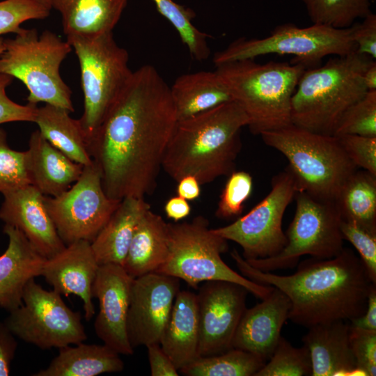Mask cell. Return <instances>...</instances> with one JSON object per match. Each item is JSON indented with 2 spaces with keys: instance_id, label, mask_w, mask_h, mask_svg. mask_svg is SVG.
<instances>
[{
  "instance_id": "cell-1",
  "label": "cell",
  "mask_w": 376,
  "mask_h": 376,
  "mask_svg": "<svg viewBox=\"0 0 376 376\" xmlns=\"http://www.w3.org/2000/svg\"><path fill=\"white\" fill-rule=\"evenodd\" d=\"M170 86L152 65L134 71L90 140L88 150L107 195L152 194L177 122Z\"/></svg>"
},
{
  "instance_id": "cell-2",
  "label": "cell",
  "mask_w": 376,
  "mask_h": 376,
  "mask_svg": "<svg viewBox=\"0 0 376 376\" xmlns=\"http://www.w3.org/2000/svg\"><path fill=\"white\" fill-rule=\"evenodd\" d=\"M230 256L242 276L283 292L291 304L288 319L308 329L361 317L366 310L369 292L376 285L359 257L349 248L344 247L331 258L306 259L294 274L285 276L253 267L235 249Z\"/></svg>"
},
{
  "instance_id": "cell-3",
  "label": "cell",
  "mask_w": 376,
  "mask_h": 376,
  "mask_svg": "<svg viewBox=\"0 0 376 376\" xmlns=\"http://www.w3.org/2000/svg\"><path fill=\"white\" fill-rule=\"evenodd\" d=\"M247 125L246 113L233 100L177 120L162 168L176 182L192 175L201 185L230 175L241 150V130Z\"/></svg>"
},
{
  "instance_id": "cell-4",
  "label": "cell",
  "mask_w": 376,
  "mask_h": 376,
  "mask_svg": "<svg viewBox=\"0 0 376 376\" xmlns=\"http://www.w3.org/2000/svg\"><path fill=\"white\" fill-rule=\"evenodd\" d=\"M372 60L355 51L306 69L292 97V124L334 135L343 114L368 92L363 73Z\"/></svg>"
},
{
  "instance_id": "cell-5",
  "label": "cell",
  "mask_w": 376,
  "mask_h": 376,
  "mask_svg": "<svg viewBox=\"0 0 376 376\" xmlns=\"http://www.w3.org/2000/svg\"><path fill=\"white\" fill-rule=\"evenodd\" d=\"M306 69L299 63L244 59L217 65L215 71L246 113L250 132L260 135L292 124V97Z\"/></svg>"
},
{
  "instance_id": "cell-6",
  "label": "cell",
  "mask_w": 376,
  "mask_h": 376,
  "mask_svg": "<svg viewBox=\"0 0 376 376\" xmlns=\"http://www.w3.org/2000/svg\"><path fill=\"white\" fill-rule=\"evenodd\" d=\"M260 136L265 145L285 157L297 191L316 199L333 202L344 182L358 169L334 135L291 124Z\"/></svg>"
},
{
  "instance_id": "cell-7",
  "label": "cell",
  "mask_w": 376,
  "mask_h": 376,
  "mask_svg": "<svg viewBox=\"0 0 376 376\" xmlns=\"http://www.w3.org/2000/svg\"><path fill=\"white\" fill-rule=\"evenodd\" d=\"M4 39L0 73L21 81L29 91L28 103L44 102L74 112L72 91L63 80L60 68L72 47L55 33L21 28Z\"/></svg>"
},
{
  "instance_id": "cell-8",
  "label": "cell",
  "mask_w": 376,
  "mask_h": 376,
  "mask_svg": "<svg viewBox=\"0 0 376 376\" xmlns=\"http://www.w3.org/2000/svg\"><path fill=\"white\" fill-rule=\"evenodd\" d=\"M168 226L169 256L156 272L182 279L195 289L203 282L224 281L240 284L261 299L272 291L274 287L255 283L224 263L221 255L228 249V240L214 233L203 216Z\"/></svg>"
},
{
  "instance_id": "cell-9",
  "label": "cell",
  "mask_w": 376,
  "mask_h": 376,
  "mask_svg": "<svg viewBox=\"0 0 376 376\" xmlns=\"http://www.w3.org/2000/svg\"><path fill=\"white\" fill-rule=\"evenodd\" d=\"M66 38L79 63L84 112L78 120L88 144L133 72L127 50L116 42L112 32L91 38Z\"/></svg>"
},
{
  "instance_id": "cell-10",
  "label": "cell",
  "mask_w": 376,
  "mask_h": 376,
  "mask_svg": "<svg viewBox=\"0 0 376 376\" xmlns=\"http://www.w3.org/2000/svg\"><path fill=\"white\" fill-rule=\"evenodd\" d=\"M357 51L350 27L334 28L313 24L304 28L291 23L276 26L262 38H239L214 54L213 62L222 63L271 54L292 55L294 63L311 68L327 56H343Z\"/></svg>"
},
{
  "instance_id": "cell-11",
  "label": "cell",
  "mask_w": 376,
  "mask_h": 376,
  "mask_svg": "<svg viewBox=\"0 0 376 376\" xmlns=\"http://www.w3.org/2000/svg\"><path fill=\"white\" fill-rule=\"evenodd\" d=\"M294 198L296 208L285 233L286 245L274 256L246 260L250 265L263 272L292 269L304 255L329 259L342 251V219L334 202L318 200L302 191H297Z\"/></svg>"
},
{
  "instance_id": "cell-12",
  "label": "cell",
  "mask_w": 376,
  "mask_h": 376,
  "mask_svg": "<svg viewBox=\"0 0 376 376\" xmlns=\"http://www.w3.org/2000/svg\"><path fill=\"white\" fill-rule=\"evenodd\" d=\"M4 323L15 336L47 350L61 348L87 339L79 312H75L55 290L36 283L26 284L22 304L9 312Z\"/></svg>"
},
{
  "instance_id": "cell-13",
  "label": "cell",
  "mask_w": 376,
  "mask_h": 376,
  "mask_svg": "<svg viewBox=\"0 0 376 376\" xmlns=\"http://www.w3.org/2000/svg\"><path fill=\"white\" fill-rule=\"evenodd\" d=\"M297 191L295 180L285 168L272 178L268 194L248 213L229 225L212 230L239 244L245 260L274 256L287 244L282 221Z\"/></svg>"
},
{
  "instance_id": "cell-14",
  "label": "cell",
  "mask_w": 376,
  "mask_h": 376,
  "mask_svg": "<svg viewBox=\"0 0 376 376\" xmlns=\"http://www.w3.org/2000/svg\"><path fill=\"white\" fill-rule=\"evenodd\" d=\"M47 209L65 243L91 242L107 222L120 201L109 198L93 162L84 166L79 178L58 196H45Z\"/></svg>"
},
{
  "instance_id": "cell-15",
  "label": "cell",
  "mask_w": 376,
  "mask_h": 376,
  "mask_svg": "<svg viewBox=\"0 0 376 376\" xmlns=\"http://www.w3.org/2000/svg\"><path fill=\"white\" fill-rule=\"evenodd\" d=\"M198 289L199 357L224 352L232 348L249 292L240 284L224 281H206Z\"/></svg>"
},
{
  "instance_id": "cell-16",
  "label": "cell",
  "mask_w": 376,
  "mask_h": 376,
  "mask_svg": "<svg viewBox=\"0 0 376 376\" xmlns=\"http://www.w3.org/2000/svg\"><path fill=\"white\" fill-rule=\"evenodd\" d=\"M179 290V279L158 272L133 279L127 333L134 349L159 343Z\"/></svg>"
},
{
  "instance_id": "cell-17",
  "label": "cell",
  "mask_w": 376,
  "mask_h": 376,
  "mask_svg": "<svg viewBox=\"0 0 376 376\" xmlns=\"http://www.w3.org/2000/svg\"><path fill=\"white\" fill-rule=\"evenodd\" d=\"M132 278L123 266L106 264L99 266L93 285V297L97 299L99 312L94 322L97 336L120 354L131 355L127 333Z\"/></svg>"
},
{
  "instance_id": "cell-18",
  "label": "cell",
  "mask_w": 376,
  "mask_h": 376,
  "mask_svg": "<svg viewBox=\"0 0 376 376\" xmlns=\"http://www.w3.org/2000/svg\"><path fill=\"white\" fill-rule=\"evenodd\" d=\"M0 219L19 230L45 258L53 257L65 247L47 209L45 197L29 185L3 194Z\"/></svg>"
},
{
  "instance_id": "cell-19",
  "label": "cell",
  "mask_w": 376,
  "mask_h": 376,
  "mask_svg": "<svg viewBox=\"0 0 376 376\" xmlns=\"http://www.w3.org/2000/svg\"><path fill=\"white\" fill-rule=\"evenodd\" d=\"M99 266L91 242L79 240L46 258L41 276L59 294L79 297L83 301L84 318L89 321L95 314L92 288Z\"/></svg>"
},
{
  "instance_id": "cell-20",
  "label": "cell",
  "mask_w": 376,
  "mask_h": 376,
  "mask_svg": "<svg viewBox=\"0 0 376 376\" xmlns=\"http://www.w3.org/2000/svg\"><path fill=\"white\" fill-rule=\"evenodd\" d=\"M262 300L244 311L234 334L232 348L246 351L267 361L281 336L291 304L288 297L274 287Z\"/></svg>"
},
{
  "instance_id": "cell-21",
  "label": "cell",
  "mask_w": 376,
  "mask_h": 376,
  "mask_svg": "<svg viewBox=\"0 0 376 376\" xmlns=\"http://www.w3.org/2000/svg\"><path fill=\"white\" fill-rule=\"evenodd\" d=\"M7 249L0 256V307L10 312L22 304L28 282L41 276L46 260L17 228L5 224Z\"/></svg>"
},
{
  "instance_id": "cell-22",
  "label": "cell",
  "mask_w": 376,
  "mask_h": 376,
  "mask_svg": "<svg viewBox=\"0 0 376 376\" xmlns=\"http://www.w3.org/2000/svg\"><path fill=\"white\" fill-rule=\"evenodd\" d=\"M350 327L339 320L308 328L302 342L310 353L311 376H363L350 348Z\"/></svg>"
},
{
  "instance_id": "cell-23",
  "label": "cell",
  "mask_w": 376,
  "mask_h": 376,
  "mask_svg": "<svg viewBox=\"0 0 376 376\" xmlns=\"http://www.w3.org/2000/svg\"><path fill=\"white\" fill-rule=\"evenodd\" d=\"M26 152L31 185L45 196L63 193L82 173L84 166L53 146L38 130L31 133Z\"/></svg>"
},
{
  "instance_id": "cell-24",
  "label": "cell",
  "mask_w": 376,
  "mask_h": 376,
  "mask_svg": "<svg viewBox=\"0 0 376 376\" xmlns=\"http://www.w3.org/2000/svg\"><path fill=\"white\" fill-rule=\"evenodd\" d=\"M159 345L178 370L199 357L196 294L179 290Z\"/></svg>"
},
{
  "instance_id": "cell-25",
  "label": "cell",
  "mask_w": 376,
  "mask_h": 376,
  "mask_svg": "<svg viewBox=\"0 0 376 376\" xmlns=\"http://www.w3.org/2000/svg\"><path fill=\"white\" fill-rule=\"evenodd\" d=\"M150 205L143 198L122 199L91 245L99 265L123 266L135 229Z\"/></svg>"
},
{
  "instance_id": "cell-26",
  "label": "cell",
  "mask_w": 376,
  "mask_h": 376,
  "mask_svg": "<svg viewBox=\"0 0 376 376\" xmlns=\"http://www.w3.org/2000/svg\"><path fill=\"white\" fill-rule=\"evenodd\" d=\"M68 37L94 38L112 32L127 0H50Z\"/></svg>"
},
{
  "instance_id": "cell-27",
  "label": "cell",
  "mask_w": 376,
  "mask_h": 376,
  "mask_svg": "<svg viewBox=\"0 0 376 376\" xmlns=\"http://www.w3.org/2000/svg\"><path fill=\"white\" fill-rule=\"evenodd\" d=\"M169 253L168 223L150 209L135 229L123 267L133 279L156 272Z\"/></svg>"
},
{
  "instance_id": "cell-28",
  "label": "cell",
  "mask_w": 376,
  "mask_h": 376,
  "mask_svg": "<svg viewBox=\"0 0 376 376\" xmlns=\"http://www.w3.org/2000/svg\"><path fill=\"white\" fill-rule=\"evenodd\" d=\"M59 348L49 366L34 376H96L124 369L120 354L107 345L85 344Z\"/></svg>"
},
{
  "instance_id": "cell-29",
  "label": "cell",
  "mask_w": 376,
  "mask_h": 376,
  "mask_svg": "<svg viewBox=\"0 0 376 376\" xmlns=\"http://www.w3.org/2000/svg\"><path fill=\"white\" fill-rule=\"evenodd\" d=\"M170 92L178 120L233 100L215 70L182 75L170 87Z\"/></svg>"
},
{
  "instance_id": "cell-30",
  "label": "cell",
  "mask_w": 376,
  "mask_h": 376,
  "mask_svg": "<svg viewBox=\"0 0 376 376\" xmlns=\"http://www.w3.org/2000/svg\"><path fill=\"white\" fill-rule=\"evenodd\" d=\"M68 110L45 104L38 107L35 120L41 134L74 162L86 166L93 162L88 143L78 119Z\"/></svg>"
},
{
  "instance_id": "cell-31",
  "label": "cell",
  "mask_w": 376,
  "mask_h": 376,
  "mask_svg": "<svg viewBox=\"0 0 376 376\" xmlns=\"http://www.w3.org/2000/svg\"><path fill=\"white\" fill-rule=\"evenodd\" d=\"M333 202L342 219L376 232V175L357 169Z\"/></svg>"
},
{
  "instance_id": "cell-32",
  "label": "cell",
  "mask_w": 376,
  "mask_h": 376,
  "mask_svg": "<svg viewBox=\"0 0 376 376\" xmlns=\"http://www.w3.org/2000/svg\"><path fill=\"white\" fill-rule=\"evenodd\" d=\"M265 363L250 352L231 348L220 354L199 357L179 372L187 376H254Z\"/></svg>"
},
{
  "instance_id": "cell-33",
  "label": "cell",
  "mask_w": 376,
  "mask_h": 376,
  "mask_svg": "<svg viewBox=\"0 0 376 376\" xmlns=\"http://www.w3.org/2000/svg\"><path fill=\"white\" fill-rule=\"evenodd\" d=\"M313 24L350 27L371 13L370 0H301Z\"/></svg>"
},
{
  "instance_id": "cell-34",
  "label": "cell",
  "mask_w": 376,
  "mask_h": 376,
  "mask_svg": "<svg viewBox=\"0 0 376 376\" xmlns=\"http://www.w3.org/2000/svg\"><path fill=\"white\" fill-rule=\"evenodd\" d=\"M159 11L178 32L184 44L187 47L191 56L197 61L208 58L210 51L207 39L210 36L199 31L191 20L194 13L173 0H152Z\"/></svg>"
},
{
  "instance_id": "cell-35",
  "label": "cell",
  "mask_w": 376,
  "mask_h": 376,
  "mask_svg": "<svg viewBox=\"0 0 376 376\" xmlns=\"http://www.w3.org/2000/svg\"><path fill=\"white\" fill-rule=\"evenodd\" d=\"M254 376H311L312 363L308 348L294 347L281 336L270 358Z\"/></svg>"
},
{
  "instance_id": "cell-36",
  "label": "cell",
  "mask_w": 376,
  "mask_h": 376,
  "mask_svg": "<svg viewBox=\"0 0 376 376\" xmlns=\"http://www.w3.org/2000/svg\"><path fill=\"white\" fill-rule=\"evenodd\" d=\"M345 134L376 137V91H368L343 114L334 136Z\"/></svg>"
},
{
  "instance_id": "cell-37",
  "label": "cell",
  "mask_w": 376,
  "mask_h": 376,
  "mask_svg": "<svg viewBox=\"0 0 376 376\" xmlns=\"http://www.w3.org/2000/svg\"><path fill=\"white\" fill-rule=\"evenodd\" d=\"M29 185L26 151L11 148L6 131L0 127V192L3 194Z\"/></svg>"
},
{
  "instance_id": "cell-38",
  "label": "cell",
  "mask_w": 376,
  "mask_h": 376,
  "mask_svg": "<svg viewBox=\"0 0 376 376\" xmlns=\"http://www.w3.org/2000/svg\"><path fill=\"white\" fill-rule=\"evenodd\" d=\"M228 176L215 212L217 217L224 219L240 216L253 190V178L248 172L234 171Z\"/></svg>"
},
{
  "instance_id": "cell-39",
  "label": "cell",
  "mask_w": 376,
  "mask_h": 376,
  "mask_svg": "<svg viewBox=\"0 0 376 376\" xmlns=\"http://www.w3.org/2000/svg\"><path fill=\"white\" fill-rule=\"evenodd\" d=\"M50 10L36 0H3L0 1V37L16 33L21 24L31 19H43Z\"/></svg>"
},
{
  "instance_id": "cell-40",
  "label": "cell",
  "mask_w": 376,
  "mask_h": 376,
  "mask_svg": "<svg viewBox=\"0 0 376 376\" xmlns=\"http://www.w3.org/2000/svg\"><path fill=\"white\" fill-rule=\"evenodd\" d=\"M344 240L355 248L371 281L376 284V232L347 220H341Z\"/></svg>"
},
{
  "instance_id": "cell-41",
  "label": "cell",
  "mask_w": 376,
  "mask_h": 376,
  "mask_svg": "<svg viewBox=\"0 0 376 376\" xmlns=\"http://www.w3.org/2000/svg\"><path fill=\"white\" fill-rule=\"evenodd\" d=\"M349 341L358 370L363 376H375L376 331L350 324Z\"/></svg>"
},
{
  "instance_id": "cell-42",
  "label": "cell",
  "mask_w": 376,
  "mask_h": 376,
  "mask_svg": "<svg viewBox=\"0 0 376 376\" xmlns=\"http://www.w3.org/2000/svg\"><path fill=\"white\" fill-rule=\"evenodd\" d=\"M336 137L346 155L357 169L376 175V137L354 134Z\"/></svg>"
},
{
  "instance_id": "cell-43",
  "label": "cell",
  "mask_w": 376,
  "mask_h": 376,
  "mask_svg": "<svg viewBox=\"0 0 376 376\" xmlns=\"http://www.w3.org/2000/svg\"><path fill=\"white\" fill-rule=\"evenodd\" d=\"M13 79L10 75L0 73V125L10 122H34L37 105L18 104L6 94V88Z\"/></svg>"
},
{
  "instance_id": "cell-44",
  "label": "cell",
  "mask_w": 376,
  "mask_h": 376,
  "mask_svg": "<svg viewBox=\"0 0 376 376\" xmlns=\"http://www.w3.org/2000/svg\"><path fill=\"white\" fill-rule=\"evenodd\" d=\"M362 19V22H355L350 26L352 37L357 52L375 60L376 15L371 12Z\"/></svg>"
},
{
  "instance_id": "cell-45",
  "label": "cell",
  "mask_w": 376,
  "mask_h": 376,
  "mask_svg": "<svg viewBox=\"0 0 376 376\" xmlns=\"http://www.w3.org/2000/svg\"><path fill=\"white\" fill-rule=\"evenodd\" d=\"M152 376H178V370L163 350L159 343L151 344L146 347Z\"/></svg>"
},
{
  "instance_id": "cell-46",
  "label": "cell",
  "mask_w": 376,
  "mask_h": 376,
  "mask_svg": "<svg viewBox=\"0 0 376 376\" xmlns=\"http://www.w3.org/2000/svg\"><path fill=\"white\" fill-rule=\"evenodd\" d=\"M17 346L14 334L4 322H0V376L10 375V364Z\"/></svg>"
},
{
  "instance_id": "cell-47",
  "label": "cell",
  "mask_w": 376,
  "mask_h": 376,
  "mask_svg": "<svg viewBox=\"0 0 376 376\" xmlns=\"http://www.w3.org/2000/svg\"><path fill=\"white\" fill-rule=\"evenodd\" d=\"M350 322L353 327L376 331V285L372 287L369 292L365 313Z\"/></svg>"
},
{
  "instance_id": "cell-48",
  "label": "cell",
  "mask_w": 376,
  "mask_h": 376,
  "mask_svg": "<svg viewBox=\"0 0 376 376\" xmlns=\"http://www.w3.org/2000/svg\"><path fill=\"white\" fill-rule=\"evenodd\" d=\"M164 211L169 219L178 222L189 215L191 207L188 201L177 195L166 202Z\"/></svg>"
},
{
  "instance_id": "cell-49",
  "label": "cell",
  "mask_w": 376,
  "mask_h": 376,
  "mask_svg": "<svg viewBox=\"0 0 376 376\" xmlns=\"http://www.w3.org/2000/svg\"><path fill=\"white\" fill-rule=\"evenodd\" d=\"M177 194L186 199L193 201L198 198L201 195V184L198 180L192 175H187L178 182Z\"/></svg>"
},
{
  "instance_id": "cell-50",
  "label": "cell",
  "mask_w": 376,
  "mask_h": 376,
  "mask_svg": "<svg viewBox=\"0 0 376 376\" xmlns=\"http://www.w3.org/2000/svg\"><path fill=\"white\" fill-rule=\"evenodd\" d=\"M363 80L368 91H376V62L372 60L363 73Z\"/></svg>"
},
{
  "instance_id": "cell-51",
  "label": "cell",
  "mask_w": 376,
  "mask_h": 376,
  "mask_svg": "<svg viewBox=\"0 0 376 376\" xmlns=\"http://www.w3.org/2000/svg\"><path fill=\"white\" fill-rule=\"evenodd\" d=\"M49 10L52 9L50 0H36Z\"/></svg>"
},
{
  "instance_id": "cell-52",
  "label": "cell",
  "mask_w": 376,
  "mask_h": 376,
  "mask_svg": "<svg viewBox=\"0 0 376 376\" xmlns=\"http://www.w3.org/2000/svg\"><path fill=\"white\" fill-rule=\"evenodd\" d=\"M4 49V38L1 36L0 37V54L2 53Z\"/></svg>"
}]
</instances>
